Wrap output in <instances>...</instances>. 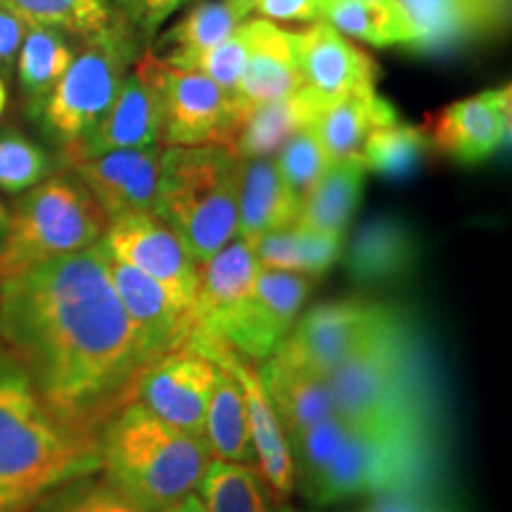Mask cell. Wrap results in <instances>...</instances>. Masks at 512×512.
<instances>
[{
  "label": "cell",
  "mask_w": 512,
  "mask_h": 512,
  "mask_svg": "<svg viewBox=\"0 0 512 512\" xmlns=\"http://www.w3.org/2000/svg\"><path fill=\"white\" fill-rule=\"evenodd\" d=\"M138 41L128 19H121L107 34L81 43L69 69L36 117L60 150L81 143L105 119L117 100L128 67L136 62Z\"/></svg>",
  "instance_id": "obj_8"
},
{
  "label": "cell",
  "mask_w": 512,
  "mask_h": 512,
  "mask_svg": "<svg viewBox=\"0 0 512 512\" xmlns=\"http://www.w3.org/2000/svg\"><path fill=\"white\" fill-rule=\"evenodd\" d=\"M107 268H110L114 292L124 306L138 347L147 361L155 363L157 358L188 344L197 328L195 313L176 304L162 285L124 261L114 259L110 252H107Z\"/></svg>",
  "instance_id": "obj_15"
},
{
  "label": "cell",
  "mask_w": 512,
  "mask_h": 512,
  "mask_svg": "<svg viewBox=\"0 0 512 512\" xmlns=\"http://www.w3.org/2000/svg\"><path fill=\"white\" fill-rule=\"evenodd\" d=\"M294 38L304 88L318 100L323 112L349 95L375 88L380 69L373 57L356 48L328 22L294 31Z\"/></svg>",
  "instance_id": "obj_18"
},
{
  "label": "cell",
  "mask_w": 512,
  "mask_h": 512,
  "mask_svg": "<svg viewBox=\"0 0 512 512\" xmlns=\"http://www.w3.org/2000/svg\"><path fill=\"white\" fill-rule=\"evenodd\" d=\"M0 10L12 12L29 27L62 31L79 43L107 34L126 19L105 0H0Z\"/></svg>",
  "instance_id": "obj_33"
},
{
  "label": "cell",
  "mask_w": 512,
  "mask_h": 512,
  "mask_svg": "<svg viewBox=\"0 0 512 512\" xmlns=\"http://www.w3.org/2000/svg\"><path fill=\"white\" fill-rule=\"evenodd\" d=\"M510 100V86L489 88L430 114L422 128L434 150L460 164H479L508 143Z\"/></svg>",
  "instance_id": "obj_16"
},
{
  "label": "cell",
  "mask_w": 512,
  "mask_h": 512,
  "mask_svg": "<svg viewBox=\"0 0 512 512\" xmlns=\"http://www.w3.org/2000/svg\"><path fill=\"white\" fill-rule=\"evenodd\" d=\"M53 171V159L41 145L19 131L0 133V190L8 195H22Z\"/></svg>",
  "instance_id": "obj_38"
},
{
  "label": "cell",
  "mask_w": 512,
  "mask_h": 512,
  "mask_svg": "<svg viewBox=\"0 0 512 512\" xmlns=\"http://www.w3.org/2000/svg\"><path fill=\"white\" fill-rule=\"evenodd\" d=\"M209 463L204 437L178 430L138 401L121 408L100 434V470L152 512L197 494Z\"/></svg>",
  "instance_id": "obj_3"
},
{
  "label": "cell",
  "mask_w": 512,
  "mask_h": 512,
  "mask_svg": "<svg viewBox=\"0 0 512 512\" xmlns=\"http://www.w3.org/2000/svg\"><path fill=\"white\" fill-rule=\"evenodd\" d=\"M399 121L394 105L375 93V88L358 91L335 102L313 121L330 162L361 155V147L375 128Z\"/></svg>",
  "instance_id": "obj_29"
},
{
  "label": "cell",
  "mask_w": 512,
  "mask_h": 512,
  "mask_svg": "<svg viewBox=\"0 0 512 512\" xmlns=\"http://www.w3.org/2000/svg\"><path fill=\"white\" fill-rule=\"evenodd\" d=\"M197 496L204 512H275L271 494L254 465L211 458Z\"/></svg>",
  "instance_id": "obj_36"
},
{
  "label": "cell",
  "mask_w": 512,
  "mask_h": 512,
  "mask_svg": "<svg viewBox=\"0 0 512 512\" xmlns=\"http://www.w3.org/2000/svg\"><path fill=\"white\" fill-rule=\"evenodd\" d=\"M0 342L50 411L95 439L136 401L150 366L114 292L102 240L0 280Z\"/></svg>",
  "instance_id": "obj_1"
},
{
  "label": "cell",
  "mask_w": 512,
  "mask_h": 512,
  "mask_svg": "<svg viewBox=\"0 0 512 512\" xmlns=\"http://www.w3.org/2000/svg\"><path fill=\"white\" fill-rule=\"evenodd\" d=\"M396 5L413 31L408 50L418 55H451L498 36L482 0H396Z\"/></svg>",
  "instance_id": "obj_23"
},
{
  "label": "cell",
  "mask_w": 512,
  "mask_h": 512,
  "mask_svg": "<svg viewBox=\"0 0 512 512\" xmlns=\"http://www.w3.org/2000/svg\"><path fill=\"white\" fill-rule=\"evenodd\" d=\"M5 105H8V88H5L3 79H0V114L5 112Z\"/></svg>",
  "instance_id": "obj_50"
},
{
  "label": "cell",
  "mask_w": 512,
  "mask_h": 512,
  "mask_svg": "<svg viewBox=\"0 0 512 512\" xmlns=\"http://www.w3.org/2000/svg\"><path fill=\"white\" fill-rule=\"evenodd\" d=\"M235 121L233 102L197 69H166L159 145H221Z\"/></svg>",
  "instance_id": "obj_17"
},
{
  "label": "cell",
  "mask_w": 512,
  "mask_h": 512,
  "mask_svg": "<svg viewBox=\"0 0 512 512\" xmlns=\"http://www.w3.org/2000/svg\"><path fill=\"white\" fill-rule=\"evenodd\" d=\"M27 512H152L105 470H91L57 484Z\"/></svg>",
  "instance_id": "obj_37"
},
{
  "label": "cell",
  "mask_w": 512,
  "mask_h": 512,
  "mask_svg": "<svg viewBox=\"0 0 512 512\" xmlns=\"http://www.w3.org/2000/svg\"><path fill=\"white\" fill-rule=\"evenodd\" d=\"M486 15L494 24L496 34H503L510 24V0H482Z\"/></svg>",
  "instance_id": "obj_45"
},
{
  "label": "cell",
  "mask_w": 512,
  "mask_h": 512,
  "mask_svg": "<svg viewBox=\"0 0 512 512\" xmlns=\"http://www.w3.org/2000/svg\"><path fill=\"white\" fill-rule=\"evenodd\" d=\"M188 344L207 356L209 361H214L216 366L226 368L240 382L247 403L249 430H252V446L256 458L254 467L259 470L273 501L285 505L294 494V489H297L294 486L290 441H287V434L283 425H280L278 413H275L273 403L268 399V392L256 363L238 354L233 347H228L223 339L209 335V332L200 328H195Z\"/></svg>",
  "instance_id": "obj_11"
},
{
  "label": "cell",
  "mask_w": 512,
  "mask_h": 512,
  "mask_svg": "<svg viewBox=\"0 0 512 512\" xmlns=\"http://www.w3.org/2000/svg\"><path fill=\"white\" fill-rule=\"evenodd\" d=\"M278 512H294V510H290V508H285V505H280V510Z\"/></svg>",
  "instance_id": "obj_51"
},
{
  "label": "cell",
  "mask_w": 512,
  "mask_h": 512,
  "mask_svg": "<svg viewBox=\"0 0 512 512\" xmlns=\"http://www.w3.org/2000/svg\"><path fill=\"white\" fill-rule=\"evenodd\" d=\"M185 3H190V0H133L126 19L140 41L152 43L159 27Z\"/></svg>",
  "instance_id": "obj_41"
},
{
  "label": "cell",
  "mask_w": 512,
  "mask_h": 512,
  "mask_svg": "<svg viewBox=\"0 0 512 512\" xmlns=\"http://www.w3.org/2000/svg\"><path fill=\"white\" fill-rule=\"evenodd\" d=\"M323 22L375 48H408L413 38L411 24L396 0H328Z\"/></svg>",
  "instance_id": "obj_34"
},
{
  "label": "cell",
  "mask_w": 512,
  "mask_h": 512,
  "mask_svg": "<svg viewBox=\"0 0 512 512\" xmlns=\"http://www.w3.org/2000/svg\"><path fill=\"white\" fill-rule=\"evenodd\" d=\"M368 512H446L434 501L427 486H415V489H401L392 494L375 496V503Z\"/></svg>",
  "instance_id": "obj_43"
},
{
  "label": "cell",
  "mask_w": 512,
  "mask_h": 512,
  "mask_svg": "<svg viewBox=\"0 0 512 512\" xmlns=\"http://www.w3.org/2000/svg\"><path fill=\"white\" fill-rule=\"evenodd\" d=\"M102 247L162 285L176 304L195 309L200 264L192 259L183 240L159 219L155 211L121 216L110 221ZM195 313V311H192Z\"/></svg>",
  "instance_id": "obj_12"
},
{
  "label": "cell",
  "mask_w": 512,
  "mask_h": 512,
  "mask_svg": "<svg viewBox=\"0 0 512 512\" xmlns=\"http://www.w3.org/2000/svg\"><path fill=\"white\" fill-rule=\"evenodd\" d=\"M249 24H252V46L230 98L235 119L254 107L283 100L304 88L294 31L275 27L273 22L261 17L249 19Z\"/></svg>",
  "instance_id": "obj_21"
},
{
  "label": "cell",
  "mask_w": 512,
  "mask_h": 512,
  "mask_svg": "<svg viewBox=\"0 0 512 512\" xmlns=\"http://www.w3.org/2000/svg\"><path fill=\"white\" fill-rule=\"evenodd\" d=\"M245 17L228 0H202L147 50L169 69H192L207 50L233 34Z\"/></svg>",
  "instance_id": "obj_27"
},
{
  "label": "cell",
  "mask_w": 512,
  "mask_h": 512,
  "mask_svg": "<svg viewBox=\"0 0 512 512\" xmlns=\"http://www.w3.org/2000/svg\"><path fill=\"white\" fill-rule=\"evenodd\" d=\"M249 46H252V24L242 22L233 34L223 38L219 46L207 50L192 69L209 76L228 98H233L242 69H245Z\"/></svg>",
  "instance_id": "obj_40"
},
{
  "label": "cell",
  "mask_w": 512,
  "mask_h": 512,
  "mask_svg": "<svg viewBox=\"0 0 512 512\" xmlns=\"http://www.w3.org/2000/svg\"><path fill=\"white\" fill-rule=\"evenodd\" d=\"M437 446L432 425H351L328 463L299 486L318 508L358 496L427 486Z\"/></svg>",
  "instance_id": "obj_5"
},
{
  "label": "cell",
  "mask_w": 512,
  "mask_h": 512,
  "mask_svg": "<svg viewBox=\"0 0 512 512\" xmlns=\"http://www.w3.org/2000/svg\"><path fill=\"white\" fill-rule=\"evenodd\" d=\"M79 176L110 221L155 211L162 147L114 150L67 166Z\"/></svg>",
  "instance_id": "obj_19"
},
{
  "label": "cell",
  "mask_w": 512,
  "mask_h": 512,
  "mask_svg": "<svg viewBox=\"0 0 512 512\" xmlns=\"http://www.w3.org/2000/svg\"><path fill=\"white\" fill-rule=\"evenodd\" d=\"M261 268L299 273L316 280L342 259L344 235L294 226L268 233L252 247Z\"/></svg>",
  "instance_id": "obj_30"
},
{
  "label": "cell",
  "mask_w": 512,
  "mask_h": 512,
  "mask_svg": "<svg viewBox=\"0 0 512 512\" xmlns=\"http://www.w3.org/2000/svg\"><path fill=\"white\" fill-rule=\"evenodd\" d=\"M368 169L361 155L330 162L299 207L297 226L344 235L363 197Z\"/></svg>",
  "instance_id": "obj_28"
},
{
  "label": "cell",
  "mask_w": 512,
  "mask_h": 512,
  "mask_svg": "<svg viewBox=\"0 0 512 512\" xmlns=\"http://www.w3.org/2000/svg\"><path fill=\"white\" fill-rule=\"evenodd\" d=\"M311 287L313 280L306 275L259 268L252 294L219 332V339L249 361H268L292 332Z\"/></svg>",
  "instance_id": "obj_13"
},
{
  "label": "cell",
  "mask_w": 512,
  "mask_h": 512,
  "mask_svg": "<svg viewBox=\"0 0 512 512\" xmlns=\"http://www.w3.org/2000/svg\"><path fill=\"white\" fill-rule=\"evenodd\" d=\"M98 467L100 439L57 418L0 342V512H27L57 484Z\"/></svg>",
  "instance_id": "obj_2"
},
{
  "label": "cell",
  "mask_w": 512,
  "mask_h": 512,
  "mask_svg": "<svg viewBox=\"0 0 512 512\" xmlns=\"http://www.w3.org/2000/svg\"><path fill=\"white\" fill-rule=\"evenodd\" d=\"M342 256L356 285L389 287L411 278L420 266L422 245L406 219L380 214L354 230Z\"/></svg>",
  "instance_id": "obj_20"
},
{
  "label": "cell",
  "mask_w": 512,
  "mask_h": 512,
  "mask_svg": "<svg viewBox=\"0 0 512 512\" xmlns=\"http://www.w3.org/2000/svg\"><path fill=\"white\" fill-rule=\"evenodd\" d=\"M432 150L425 128L394 121L370 133L361 147V159L368 171L387 181H406L425 166Z\"/></svg>",
  "instance_id": "obj_35"
},
{
  "label": "cell",
  "mask_w": 512,
  "mask_h": 512,
  "mask_svg": "<svg viewBox=\"0 0 512 512\" xmlns=\"http://www.w3.org/2000/svg\"><path fill=\"white\" fill-rule=\"evenodd\" d=\"M259 268L252 245L242 238L230 240L226 247L204 259L197 280L195 309H192L197 328L219 337L228 320L252 294Z\"/></svg>",
  "instance_id": "obj_22"
},
{
  "label": "cell",
  "mask_w": 512,
  "mask_h": 512,
  "mask_svg": "<svg viewBox=\"0 0 512 512\" xmlns=\"http://www.w3.org/2000/svg\"><path fill=\"white\" fill-rule=\"evenodd\" d=\"M204 441H207L214 460H228V463L242 465L256 463L245 394H242L240 382L221 366L209 396Z\"/></svg>",
  "instance_id": "obj_31"
},
{
  "label": "cell",
  "mask_w": 512,
  "mask_h": 512,
  "mask_svg": "<svg viewBox=\"0 0 512 512\" xmlns=\"http://www.w3.org/2000/svg\"><path fill=\"white\" fill-rule=\"evenodd\" d=\"M166 512H204V505H202V501H200V496L192 494V496H188V498H183L181 503L171 505V508L166 510Z\"/></svg>",
  "instance_id": "obj_46"
},
{
  "label": "cell",
  "mask_w": 512,
  "mask_h": 512,
  "mask_svg": "<svg viewBox=\"0 0 512 512\" xmlns=\"http://www.w3.org/2000/svg\"><path fill=\"white\" fill-rule=\"evenodd\" d=\"M238 166L221 145L162 150L155 214L197 264L238 238Z\"/></svg>",
  "instance_id": "obj_6"
},
{
  "label": "cell",
  "mask_w": 512,
  "mask_h": 512,
  "mask_svg": "<svg viewBox=\"0 0 512 512\" xmlns=\"http://www.w3.org/2000/svg\"><path fill=\"white\" fill-rule=\"evenodd\" d=\"M76 43L62 31L46 27H29L19 46L15 67L19 91L27 100L29 114L38 117L43 102L53 93V88L60 83L64 72L76 57Z\"/></svg>",
  "instance_id": "obj_32"
},
{
  "label": "cell",
  "mask_w": 512,
  "mask_h": 512,
  "mask_svg": "<svg viewBox=\"0 0 512 512\" xmlns=\"http://www.w3.org/2000/svg\"><path fill=\"white\" fill-rule=\"evenodd\" d=\"M323 114L318 100L302 88L283 100L254 107L233 121L223 150L238 162L275 157L294 133L302 131Z\"/></svg>",
  "instance_id": "obj_25"
},
{
  "label": "cell",
  "mask_w": 512,
  "mask_h": 512,
  "mask_svg": "<svg viewBox=\"0 0 512 512\" xmlns=\"http://www.w3.org/2000/svg\"><path fill=\"white\" fill-rule=\"evenodd\" d=\"M110 219L74 171L50 174L17 195L10 207V228L0 252V280L46 264L105 238Z\"/></svg>",
  "instance_id": "obj_7"
},
{
  "label": "cell",
  "mask_w": 512,
  "mask_h": 512,
  "mask_svg": "<svg viewBox=\"0 0 512 512\" xmlns=\"http://www.w3.org/2000/svg\"><path fill=\"white\" fill-rule=\"evenodd\" d=\"M299 197L287 188L273 157L238 166V238L256 245L264 235L297 223Z\"/></svg>",
  "instance_id": "obj_24"
},
{
  "label": "cell",
  "mask_w": 512,
  "mask_h": 512,
  "mask_svg": "<svg viewBox=\"0 0 512 512\" xmlns=\"http://www.w3.org/2000/svg\"><path fill=\"white\" fill-rule=\"evenodd\" d=\"M328 0H259L256 12L268 22H323Z\"/></svg>",
  "instance_id": "obj_42"
},
{
  "label": "cell",
  "mask_w": 512,
  "mask_h": 512,
  "mask_svg": "<svg viewBox=\"0 0 512 512\" xmlns=\"http://www.w3.org/2000/svg\"><path fill=\"white\" fill-rule=\"evenodd\" d=\"M216 375L219 366L185 344L145 368L136 401L178 430L204 437V420Z\"/></svg>",
  "instance_id": "obj_14"
},
{
  "label": "cell",
  "mask_w": 512,
  "mask_h": 512,
  "mask_svg": "<svg viewBox=\"0 0 512 512\" xmlns=\"http://www.w3.org/2000/svg\"><path fill=\"white\" fill-rule=\"evenodd\" d=\"M273 159L280 176H283V181L287 183V188L299 197V202L309 195V190L320 181V176L325 174V169H328L330 164L313 124L304 126L299 133H294V136L280 147L278 157Z\"/></svg>",
  "instance_id": "obj_39"
},
{
  "label": "cell",
  "mask_w": 512,
  "mask_h": 512,
  "mask_svg": "<svg viewBox=\"0 0 512 512\" xmlns=\"http://www.w3.org/2000/svg\"><path fill=\"white\" fill-rule=\"evenodd\" d=\"M27 31V22H22L8 10H0V72H10L15 67L19 46H22Z\"/></svg>",
  "instance_id": "obj_44"
},
{
  "label": "cell",
  "mask_w": 512,
  "mask_h": 512,
  "mask_svg": "<svg viewBox=\"0 0 512 512\" xmlns=\"http://www.w3.org/2000/svg\"><path fill=\"white\" fill-rule=\"evenodd\" d=\"M259 373L268 399H271L280 425L287 434V441H292L297 434L306 432L318 422L337 415L328 377L290 366V363L280 361L278 356L264 361Z\"/></svg>",
  "instance_id": "obj_26"
},
{
  "label": "cell",
  "mask_w": 512,
  "mask_h": 512,
  "mask_svg": "<svg viewBox=\"0 0 512 512\" xmlns=\"http://www.w3.org/2000/svg\"><path fill=\"white\" fill-rule=\"evenodd\" d=\"M8 228H10V207L5 202H0V252H3L5 240H8Z\"/></svg>",
  "instance_id": "obj_47"
},
{
  "label": "cell",
  "mask_w": 512,
  "mask_h": 512,
  "mask_svg": "<svg viewBox=\"0 0 512 512\" xmlns=\"http://www.w3.org/2000/svg\"><path fill=\"white\" fill-rule=\"evenodd\" d=\"M228 3L233 5V8H238L242 15L249 17V12H254L256 3H259V0H228Z\"/></svg>",
  "instance_id": "obj_48"
},
{
  "label": "cell",
  "mask_w": 512,
  "mask_h": 512,
  "mask_svg": "<svg viewBox=\"0 0 512 512\" xmlns=\"http://www.w3.org/2000/svg\"><path fill=\"white\" fill-rule=\"evenodd\" d=\"M401 318L389 304L368 299H337L316 304L297 318L294 328L273 356L309 373L330 377L347 358L366 347Z\"/></svg>",
  "instance_id": "obj_9"
},
{
  "label": "cell",
  "mask_w": 512,
  "mask_h": 512,
  "mask_svg": "<svg viewBox=\"0 0 512 512\" xmlns=\"http://www.w3.org/2000/svg\"><path fill=\"white\" fill-rule=\"evenodd\" d=\"M166 69L169 67L159 62L150 50L140 53L124 76L117 100L112 102L105 119L81 143L60 150L64 169L105 152L162 147L159 133L164 119Z\"/></svg>",
  "instance_id": "obj_10"
},
{
  "label": "cell",
  "mask_w": 512,
  "mask_h": 512,
  "mask_svg": "<svg viewBox=\"0 0 512 512\" xmlns=\"http://www.w3.org/2000/svg\"><path fill=\"white\" fill-rule=\"evenodd\" d=\"M337 415L351 425H432L418 339L403 316L328 377Z\"/></svg>",
  "instance_id": "obj_4"
},
{
  "label": "cell",
  "mask_w": 512,
  "mask_h": 512,
  "mask_svg": "<svg viewBox=\"0 0 512 512\" xmlns=\"http://www.w3.org/2000/svg\"><path fill=\"white\" fill-rule=\"evenodd\" d=\"M105 3L107 5H110V8L112 10H117L119 12V15H128V10H131V3H133V0H105Z\"/></svg>",
  "instance_id": "obj_49"
}]
</instances>
